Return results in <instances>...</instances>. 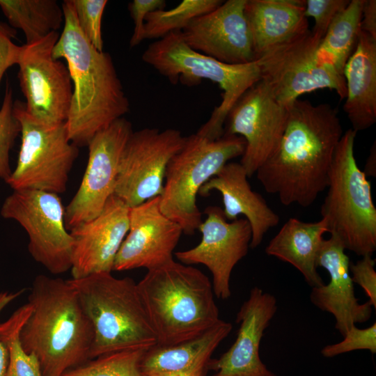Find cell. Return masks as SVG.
<instances>
[{
    "label": "cell",
    "instance_id": "74e56055",
    "mask_svg": "<svg viewBox=\"0 0 376 376\" xmlns=\"http://www.w3.org/2000/svg\"><path fill=\"white\" fill-rule=\"evenodd\" d=\"M15 31L6 24L0 25V84L6 71L19 63L22 46L13 42Z\"/></svg>",
    "mask_w": 376,
    "mask_h": 376
},
{
    "label": "cell",
    "instance_id": "cb8c5ba5",
    "mask_svg": "<svg viewBox=\"0 0 376 376\" xmlns=\"http://www.w3.org/2000/svg\"><path fill=\"white\" fill-rule=\"evenodd\" d=\"M244 15L256 60L309 30L304 0H246Z\"/></svg>",
    "mask_w": 376,
    "mask_h": 376
},
{
    "label": "cell",
    "instance_id": "b9f144b4",
    "mask_svg": "<svg viewBox=\"0 0 376 376\" xmlns=\"http://www.w3.org/2000/svg\"><path fill=\"white\" fill-rule=\"evenodd\" d=\"M3 24L0 23V25H2Z\"/></svg>",
    "mask_w": 376,
    "mask_h": 376
},
{
    "label": "cell",
    "instance_id": "1f68e13d",
    "mask_svg": "<svg viewBox=\"0 0 376 376\" xmlns=\"http://www.w3.org/2000/svg\"><path fill=\"white\" fill-rule=\"evenodd\" d=\"M13 102L12 88L7 81L0 108V178L6 182L13 172L10 152L21 132L20 124L13 113Z\"/></svg>",
    "mask_w": 376,
    "mask_h": 376
},
{
    "label": "cell",
    "instance_id": "836d02e7",
    "mask_svg": "<svg viewBox=\"0 0 376 376\" xmlns=\"http://www.w3.org/2000/svg\"><path fill=\"white\" fill-rule=\"evenodd\" d=\"M337 343L327 345L320 351L322 357L332 358L338 355L355 350H369L372 354L376 352V323L371 326L359 329L352 326Z\"/></svg>",
    "mask_w": 376,
    "mask_h": 376
},
{
    "label": "cell",
    "instance_id": "d4e9b609",
    "mask_svg": "<svg viewBox=\"0 0 376 376\" xmlns=\"http://www.w3.org/2000/svg\"><path fill=\"white\" fill-rule=\"evenodd\" d=\"M343 75L346 97L343 109L357 132L376 122V39L361 30L356 48Z\"/></svg>",
    "mask_w": 376,
    "mask_h": 376
},
{
    "label": "cell",
    "instance_id": "30bf717a",
    "mask_svg": "<svg viewBox=\"0 0 376 376\" xmlns=\"http://www.w3.org/2000/svg\"><path fill=\"white\" fill-rule=\"evenodd\" d=\"M321 40L311 30L267 51L258 60L260 80L275 98L289 107L303 94L334 90L346 97L344 75L318 54Z\"/></svg>",
    "mask_w": 376,
    "mask_h": 376
},
{
    "label": "cell",
    "instance_id": "d590c367",
    "mask_svg": "<svg viewBox=\"0 0 376 376\" xmlns=\"http://www.w3.org/2000/svg\"><path fill=\"white\" fill-rule=\"evenodd\" d=\"M375 259L372 255L362 256L355 264H350V272L353 283H357L365 291L373 307L376 308Z\"/></svg>",
    "mask_w": 376,
    "mask_h": 376
},
{
    "label": "cell",
    "instance_id": "7a4b0ae2",
    "mask_svg": "<svg viewBox=\"0 0 376 376\" xmlns=\"http://www.w3.org/2000/svg\"><path fill=\"white\" fill-rule=\"evenodd\" d=\"M61 7L64 27L52 55L68 63L73 91L65 125L70 141L79 148L123 118L130 102L111 55L96 49L83 34L71 0Z\"/></svg>",
    "mask_w": 376,
    "mask_h": 376
},
{
    "label": "cell",
    "instance_id": "9c48e42d",
    "mask_svg": "<svg viewBox=\"0 0 376 376\" xmlns=\"http://www.w3.org/2000/svg\"><path fill=\"white\" fill-rule=\"evenodd\" d=\"M21 127L17 165L6 183L13 189H36L60 194L67 188L69 173L79 149L69 139L65 122L46 124L33 118L24 102H13Z\"/></svg>",
    "mask_w": 376,
    "mask_h": 376
},
{
    "label": "cell",
    "instance_id": "6da1fadb",
    "mask_svg": "<svg viewBox=\"0 0 376 376\" xmlns=\"http://www.w3.org/2000/svg\"><path fill=\"white\" fill-rule=\"evenodd\" d=\"M343 134L338 111L331 105L296 100L289 106L278 147L256 172L258 180L284 205H311L327 188Z\"/></svg>",
    "mask_w": 376,
    "mask_h": 376
},
{
    "label": "cell",
    "instance_id": "f546056e",
    "mask_svg": "<svg viewBox=\"0 0 376 376\" xmlns=\"http://www.w3.org/2000/svg\"><path fill=\"white\" fill-rule=\"evenodd\" d=\"M31 310V305L27 302L0 323V340L8 352L6 376H43L38 359L24 350L19 340L21 328Z\"/></svg>",
    "mask_w": 376,
    "mask_h": 376
},
{
    "label": "cell",
    "instance_id": "5b68a950",
    "mask_svg": "<svg viewBox=\"0 0 376 376\" xmlns=\"http://www.w3.org/2000/svg\"><path fill=\"white\" fill-rule=\"evenodd\" d=\"M70 281L93 328L90 359L157 345L134 279L116 278L104 272Z\"/></svg>",
    "mask_w": 376,
    "mask_h": 376
},
{
    "label": "cell",
    "instance_id": "8d00e7d4",
    "mask_svg": "<svg viewBox=\"0 0 376 376\" xmlns=\"http://www.w3.org/2000/svg\"><path fill=\"white\" fill-rule=\"evenodd\" d=\"M164 0H134L128 5V10L134 24V31L130 40L131 48L139 45L144 38V23L148 14L157 10L164 9Z\"/></svg>",
    "mask_w": 376,
    "mask_h": 376
},
{
    "label": "cell",
    "instance_id": "d6a6232c",
    "mask_svg": "<svg viewBox=\"0 0 376 376\" xmlns=\"http://www.w3.org/2000/svg\"><path fill=\"white\" fill-rule=\"evenodd\" d=\"M78 25L83 34L98 51L103 50L102 17L107 0H71Z\"/></svg>",
    "mask_w": 376,
    "mask_h": 376
},
{
    "label": "cell",
    "instance_id": "f35d334b",
    "mask_svg": "<svg viewBox=\"0 0 376 376\" xmlns=\"http://www.w3.org/2000/svg\"><path fill=\"white\" fill-rule=\"evenodd\" d=\"M24 289L16 292H0V313L9 304L19 297ZM8 364V352L6 345L0 340V376H6Z\"/></svg>",
    "mask_w": 376,
    "mask_h": 376
},
{
    "label": "cell",
    "instance_id": "8992f818",
    "mask_svg": "<svg viewBox=\"0 0 376 376\" xmlns=\"http://www.w3.org/2000/svg\"><path fill=\"white\" fill-rule=\"evenodd\" d=\"M141 58L171 84L180 82L190 87L207 79L219 85L223 91L221 102L196 132L210 141L224 135L230 109L246 91L260 80L258 60L237 65L220 62L189 47L180 31L149 45Z\"/></svg>",
    "mask_w": 376,
    "mask_h": 376
},
{
    "label": "cell",
    "instance_id": "ffe728a7",
    "mask_svg": "<svg viewBox=\"0 0 376 376\" xmlns=\"http://www.w3.org/2000/svg\"><path fill=\"white\" fill-rule=\"evenodd\" d=\"M277 311L276 297L257 287L240 306L235 322V342L219 358L211 359L212 376H277L262 361L259 347L266 329Z\"/></svg>",
    "mask_w": 376,
    "mask_h": 376
},
{
    "label": "cell",
    "instance_id": "e0dca14e",
    "mask_svg": "<svg viewBox=\"0 0 376 376\" xmlns=\"http://www.w3.org/2000/svg\"><path fill=\"white\" fill-rule=\"evenodd\" d=\"M129 230L116 254L113 270L155 269L173 260L183 233L159 207V196L130 208Z\"/></svg>",
    "mask_w": 376,
    "mask_h": 376
},
{
    "label": "cell",
    "instance_id": "603a6c76",
    "mask_svg": "<svg viewBox=\"0 0 376 376\" xmlns=\"http://www.w3.org/2000/svg\"><path fill=\"white\" fill-rule=\"evenodd\" d=\"M221 320L203 334L189 340L148 349L141 362L146 376H206L211 357L232 330Z\"/></svg>",
    "mask_w": 376,
    "mask_h": 376
},
{
    "label": "cell",
    "instance_id": "3957f363",
    "mask_svg": "<svg viewBox=\"0 0 376 376\" xmlns=\"http://www.w3.org/2000/svg\"><path fill=\"white\" fill-rule=\"evenodd\" d=\"M27 302L31 310L19 340L43 376H61L90 359L93 328L70 279L38 275Z\"/></svg>",
    "mask_w": 376,
    "mask_h": 376
},
{
    "label": "cell",
    "instance_id": "7c38bea8",
    "mask_svg": "<svg viewBox=\"0 0 376 376\" xmlns=\"http://www.w3.org/2000/svg\"><path fill=\"white\" fill-rule=\"evenodd\" d=\"M185 137L175 129L133 131L120 157L113 195L130 207L160 196L168 164Z\"/></svg>",
    "mask_w": 376,
    "mask_h": 376
},
{
    "label": "cell",
    "instance_id": "f1b7e54d",
    "mask_svg": "<svg viewBox=\"0 0 376 376\" xmlns=\"http://www.w3.org/2000/svg\"><path fill=\"white\" fill-rule=\"evenodd\" d=\"M221 0H183L169 10H157L146 17L145 39H160L167 34L182 31L191 21L218 8Z\"/></svg>",
    "mask_w": 376,
    "mask_h": 376
},
{
    "label": "cell",
    "instance_id": "60d3db41",
    "mask_svg": "<svg viewBox=\"0 0 376 376\" xmlns=\"http://www.w3.org/2000/svg\"><path fill=\"white\" fill-rule=\"evenodd\" d=\"M375 142L370 150L369 155L365 164L363 173L366 176H376V146Z\"/></svg>",
    "mask_w": 376,
    "mask_h": 376
},
{
    "label": "cell",
    "instance_id": "4fadbf2b",
    "mask_svg": "<svg viewBox=\"0 0 376 376\" xmlns=\"http://www.w3.org/2000/svg\"><path fill=\"white\" fill-rule=\"evenodd\" d=\"M59 36L58 31H53L38 41L22 45L17 63L26 111L46 124L66 121L72 96L68 67L52 55Z\"/></svg>",
    "mask_w": 376,
    "mask_h": 376
},
{
    "label": "cell",
    "instance_id": "484cf974",
    "mask_svg": "<svg viewBox=\"0 0 376 376\" xmlns=\"http://www.w3.org/2000/svg\"><path fill=\"white\" fill-rule=\"evenodd\" d=\"M325 233L323 219L305 222L290 218L270 240L265 253L292 265L311 288L322 286L324 283L318 272L316 260Z\"/></svg>",
    "mask_w": 376,
    "mask_h": 376
},
{
    "label": "cell",
    "instance_id": "2e32d148",
    "mask_svg": "<svg viewBox=\"0 0 376 376\" xmlns=\"http://www.w3.org/2000/svg\"><path fill=\"white\" fill-rule=\"evenodd\" d=\"M204 213L207 217L198 230L201 242L194 247L175 253L181 263L201 264L212 276L214 295L226 299L231 295L230 280L237 263L246 256L251 240V228L244 218L228 221L223 210L208 206Z\"/></svg>",
    "mask_w": 376,
    "mask_h": 376
},
{
    "label": "cell",
    "instance_id": "ab89813d",
    "mask_svg": "<svg viewBox=\"0 0 376 376\" xmlns=\"http://www.w3.org/2000/svg\"><path fill=\"white\" fill-rule=\"evenodd\" d=\"M361 30L376 39V1L364 0Z\"/></svg>",
    "mask_w": 376,
    "mask_h": 376
},
{
    "label": "cell",
    "instance_id": "d6986e66",
    "mask_svg": "<svg viewBox=\"0 0 376 376\" xmlns=\"http://www.w3.org/2000/svg\"><path fill=\"white\" fill-rule=\"evenodd\" d=\"M130 207L112 195L94 219L72 228V279L111 272L116 254L129 230Z\"/></svg>",
    "mask_w": 376,
    "mask_h": 376
},
{
    "label": "cell",
    "instance_id": "4316f807",
    "mask_svg": "<svg viewBox=\"0 0 376 376\" xmlns=\"http://www.w3.org/2000/svg\"><path fill=\"white\" fill-rule=\"evenodd\" d=\"M0 8L10 26L22 31L26 44L57 31L64 21L56 0H0Z\"/></svg>",
    "mask_w": 376,
    "mask_h": 376
},
{
    "label": "cell",
    "instance_id": "277c9868",
    "mask_svg": "<svg viewBox=\"0 0 376 376\" xmlns=\"http://www.w3.org/2000/svg\"><path fill=\"white\" fill-rule=\"evenodd\" d=\"M136 285L156 345L191 340L221 320L212 282L191 265L173 260L148 270Z\"/></svg>",
    "mask_w": 376,
    "mask_h": 376
},
{
    "label": "cell",
    "instance_id": "8fae6325",
    "mask_svg": "<svg viewBox=\"0 0 376 376\" xmlns=\"http://www.w3.org/2000/svg\"><path fill=\"white\" fill-rule=\"evenodd\" d=\"M65 207L58 194L36 189L13 190L1 215L21 225L35 261L54 275L70 270L73 239L65 226Z\"/></svg>",
    "mask_w": 376,
    "mask_h": 376
},
{
    "label": "cell",
    "instance_id": "ac0fdd59",
    "mask_svg": "<svg viewBox=\"0 0 376 376\" xmlns=\"http://www.w3.org/2000/svg\"><path fill=\"white\" fill-rule=\"evenodd\" d=\"M246 0H228L191 21L182 31L192 49L220 62L237 65L256 61L244 15Z\"/></svg>",
    "mask_w": 376,
    "mask_h": 376
},
{
    "label": "cell",
    "instance_id": "ba28073f",
    "mask_svg": "<svg viewBox=\"0 0 376 376\" xmlns=\"http://www.w3.org/2000/svg\"><path fill=\"white\" fill-rule=\"evenodd\" d=\"M244 138L223 135L210 141L196 133L185 137L182 148L170 160L159 196L162 213L178 223L183 233L193 235L202 223L196 205L201 187L233 158L242 156Z\"/></svg>",
    "mask_w": 376,
    "mask_h": 376
},
{
    "label": "cell",
    "instance_id": "52a82bcc",
    "mask_svg": "<svg viewBox=\"0 0 376 376\" xmlns=\"http://www.w3.org/2000/svg\"><path fill=\"white\" fill-rule=\"evenodd\" d=\"M356 134L347 130L336 146L320 212L330 236L363 256L376 250V207L370 183L354 157Z\"/></svg>",
    "mask_w": 376,
    "mask_h": 376
},
{
    "label": "cell",
    "instance_id": "4dcf8cb0",
    "mask_svg": "<svg viewBox=\"0 0 376 376\" xmlns=\"http://www.w3.org/2000/svg\"><path fill=\"white\" fill-rule=\"evenodd\" d=\"M148 350H125L102 354L61 376H146L141 369V362Z\"/></svg>",
    "mask_w": 376,
    "mask_h": 376
},
{
    "label": "cell",
    "instance_id": "7402d4cb",
    "mask_svg": "<svg viewBox=\"0 0 376 376\" xmlns=\"http://www.w3.org/2000/svg\"><path fill=\"white\" fill-rule=\"evenodd\" d=\"M248 175L240 163L228 162L219 172L199 189L202 196L212 190L219 191L224 203V214L228 221L244 215L251 228L250 248L262 242L266 233L279 223V216L271 209L264 198L252 190Z\"/></svg>",
    "mask_w": 376,
    "mask_h": 376
},
{
    "label": "cell",
    "instance_id": "9a60e30c",
    "mask_svg": "<svg viewBox=\"0 0 376 376\" xmlns=\"http://www.w3.org/2000/svg\"><path fill=\"white\" fill-rule=\"evenodd\" d=\"M132 132V123L123 117L97 132L90 141L83 178L65 207L67 229L94 219L102 211L114 193L120 157Z\"/></svg>",
    "mask_w": 376,
    "mask_h": 376
},
{
    "label": "cell",
    "instance_id": "44dd1931",
    "mask_svg": "<svg viewBox=\"0 0 376 376\" xmlns=\"http://www.w3.org/2000/svg\"><path fill=\"white\" fill-rule=\"evenodd\" d=\"M345 248L334 237L323 240L318 251L316 265L325 269L330 277L328 284L311 288V302L335 319V328L344 336L357 323L370 320L373 306L361 304L354 294L350 272V260Z\"/></svg>",
    "mask_w": 376,
    "mask_h": 376
},
{
    "label": "cell",
    "instance_id": "83f0119b",
    "mask_svg": "<svg viewBox=\"0 0 376 376\" xmlns=\"http://www.w3.org/2000/svg\"><path fill=\"white\" fill-rule=\"evenodd\" d=\"M364 0H351L333 19L320 42L318 54L343 75L345 65L354 52L361 31Z\"/></svg>",
    "mask_w": 376,
    "mask_h": 376
},
{
    "label": "cell",
    "instance_id": "e575fe53",
    "mask_svg": "<svg viewBox=\"0 0 376 376\" xmlns=\"http://www.w3.org/2000/svg\"><path fill=\"white\" fill-rule=\"evenodd\" d=\"M350 3V0H304L306 17L315 20L312 33L322 40L335 17Z\"/></svg>",
    "mask_w": 376,
    "mask_h": 376
},
{
    "label": "cell",
    "instance_id": "5bb4252c",
    "mask_svg": "<svg viewBox=\"0 0 376 376\" xmlns=\"http://www.w3.org/2000/svg\"><path fill=\"white\" fill-rule=\"evenodd\" d=\"M289 107L279 102L260 80L251 86L230 109L224 135L242 136L246 148L240 164L248 178L274 153L284 133Z\"/></svg>",
    "mask_w": 376,
    "mask_h": 376
}]
</instances>
